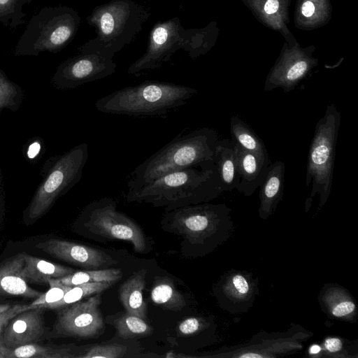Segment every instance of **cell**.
Here are the masks:
<instances>
[{"mask_svg": "<svg viewBox=\"0 0 358 358\" xmlns=\"http://www.w3.org/2000/svg\"><path fill=\"white\" fill-rule=\"evenodd\" d=\"M223 192L215 163L190 167L162 176L153 181L128 187V202L149 203L165 211L209 202Z\"/></svg>", "mask_w": 358, "mask_h": 358, "instance_id": "obj_1", "label": "cell"}, {"mask_svg": "<svg viewBox=\"0 0 358 358\" xmlns=\"http://www.w3.org/2000/svg\"><path fill=\"white\" fill-rule=\"evenodd\" d=\"M231 209L225 203L209 202L165 211L164 231L182 238V252L187 257H203L228 241L234 231Z\"/></svg>", "mask_w": 358, "mask_h": 358, "instance_id": "obj_2", "label": "cell"}, {"mask_svg": "<svg viewBox=\"0 0 358 358\" xmlns=\"http://www.w3.org/2000/svg\"><path fill=\"white\" fill-rule=\"evenodd\" d=\"M219 139L217 131L208 127L178 134L134 169L127 187H138L173 171L214 163Z\"/></svg>", "mask_w": 358, "mask_h": 358, "instance_id": "obj_3", "label": "cell"}, {"mask_svg": "<svg viewBox=\"0 0 358 358\" xmlns=\"http://www.w3.org/2000/svg\"><path fill=\"white\" fill-rule=\"evenodd\" d=\"M197 93L194 88L159 80H145L113 92L94 106L101 113L134 117L165 115L185 105Z\"/></svg>", "mask_w": 358, "mask_h": 358, "instance_id": "obj_4", "label": "cell"}, {"mask_svg": "<svg viewBox=\"0 0 358 358\" xmlns=\"http://www.w3.org/2000/svg\"><path fill=\"white\" fill-rule=\"evenodd\" d=\"M341 115L334 104H329L316 124L310 146L306 185H312L310 196L305 201V212H308L313 200L319 196L318 210L327 203L332 189L336 147Z\"/></svg>", "mask_w": 358, "mask_h": 358, "instance_id": "obj_5", "label": "cell"}, {"mask_svg": "<svg viewBox=\"0 0 358 358\" xmlns=\"http://www.w3.org/2000/svg\"><path fill=\"white\" fill-rule=\"evenodd\" d=\"M88 145L80 143L48 159L42 169L43 180L24 212L27 224L36 221L80 180L88 159Z\"/></svg>", "mask_w": 358, "mask_h": 358, "instance_id": "obj_6", "label": "cell"}, {"mask_svg": "<svg viewBox=\"0 0 358 358\" xmlns=\"http://www.w3.org/2000/svg\"><path fill=\"white\" fill-rule=\"evenodd\" d=\"M150 15L148 8L132 0H111L96 6L86 20L96 33L92 41L116 54L134 40Z\"/></svg>", "mask_w": 358, "mask_h": 358, "instance_id": "obj_7", "label": "cell"}, {"mask_svg": "<svg viewBox=\"0 0 358 358\" xmlns=\"http://www.w3.org/2000/svg\"><path fill=\"white\" fill-rule=\"evenodd\" d=\"M83 236L96 240H120L129 242L138 253L150 250L151 245L141 227L131 217L117 210V203L109 197L87 204L76 221Z\"/></svg>", "mask_w": 358, "mask_h": 358, "instance_id": "obj_8", "label": "cell"}, {"mask_svg": "<svg viewBox=\"0 0 358 358\" xmlns=\"http://www.w3.org/2000/svg\"><path fill=\"white\" fill-rule=\"evenodd\" d=\"M201 34L185 29L176 16L158 21L150 32L145 52L129 66L127 73L138 76L142 71L157 69L180 50L194 58L201 50Z\"/></svg>", "mask_w": 358, "mask_h": 358, "instance_id": "obj_9", "label": "cell"}, {"mask_svg": "<svg viewBox=\"0 0 358 358\" xmlns=\"http://www.w3.org/2000/svg\"><path fill=\"white\" fill-rule=\"evenodd\" d=\"M313 333L299 324L291 322L282 331L268 332L264 329L244 343L223 346L200 355L218 358H279L298 353Z\"/></svg>", "mask_w": 358, "mask_h": 358, "instance_id": "obj_10", "label": "cell"}, {"mask_svg": "<svg viewBox=\"0 0 358 358\" xmlns=\"http://www.w3.org/2000/svg\"><path fill=\"white\" fill-rule=\"evenodd\" d=\"M115 55L90 39L80 48L78 55L60 64L52 83L59 90H66L111 76L117 66Z\"/></svg>", "mask_w": 358, "mask_h": 358, "instance_id": "obj_11", "label": "cell"}, {"mask_svg": "<svg viewBox=\"0 0 358 358\" xmlns=\"http://www.w3.org/2000/svg\"><path fill=\"white\" fill-rule=\"evenodd\" d=\"M100 293L62 308L53 331L58 336L80 338L99 337L105 329V322L99 306Z\"/></svg>", "mask_w": 358, "mask_h": 358, "instance_id": "obj_12", "label": "cell"}, {"mask_svg": "<svg viewBox=\"0 0 358 358\" xmlns=\"http://www.w3.org/2000/svg\"><path fill=\"white\" fill-rule=\"evenodd\" d=\"M213 292L222 310L232 315L245 313L259 294V280L252 272L231 268L220 276Z\"/></svg>", "mask_w": 358, "mask_h": 358, "instance_id": "obj_13", "label": "cell"}, {"mask_svg": "<svg viewBox=\"0 0 358 358\" xmlns=\"http://www.w3.org/2000/svg\"><path fill=\"white\" fill-rule=\"evenodd\" d=\"M34 247L53 257L86 269L106 268L117 264V260L102 250L66 240L52 238Z\"/></svg>", "mask_w": 358, "mask_h": 358, "instance_id": "obj_14", "label": "cell"}, {"mask_svg": "<svg viewBox=\"0 0 358 358\" xmlns=\"http://www.w3.org/2000/svg\"><path fill=\"white\" fill-rule=\"evenodd\" d=\"M42 310L40 308H31L13 317L1 333V345L13 348L37 342L45 331Z\"/></svg>", "mask_w": 358, "mask_h": 358, "instance_id": "obj_15", "label": "cell"}, {"mask_svg": "<svg viewBox=\"0 0 358 358\" xmlns=\"http://www.w3.org/2000/svg\"><path fill=\"white\" fill-rule=\"evenodd\" d=\"M322 311L328 317L355 323L358 319V306L354 296L343 286L333 282L324 284L317 296Z\"/></svg>", "mask_w": 358, "mask_h": 358, "instance_id": "obj_16", "label": "cell"}, {"mask_svg": "<svg viewBox=\"0 0 358 358\" xmlns=\"http://www.w3.org/2000/svg\"><path fill=\"white\" fill-rule=\"evenodd\" d=\"M234 145L239 176L236 189L244 196H250L264 180L271 162L270 157L262 158L235 143Z\"/></svg>", "mask_w": 358, "mask_h": 358, "instance_id": "obj_17", "label": "cell"}, {"mask_svg": "<svg viewBox=\"0 0 358 358\" xmlns=\"http://www.w3.org/2000/svg\"><path fill=\"white\" fill-rule=\"evenodd\" d=\"M285 164L282 161L271 163L264 180L259 186V217L268 219L275 210L282 199Z\"/></svg>", "mask_w": 358, "mask_h": 358, "instance_id": "obj_18", "label": "cell"}, {"mask_svg": "<svg viewBox=\"0 0 358 358\" xmlns=\"http://www.w3.org/2000/svg\"><path fill=\"white\" fill-rule=\"evenodd\" d=\"M24 253H19L0 265V295L36 299L43 292L32 289L22 275Z\"/></svg>", "mask_w": 358, "mask_h": 358, "instance_id": "obj_19", "label": "cell"}, {"mask_svg": "<svg viewBox=\"0 0 358 358\" xmlns=\"http://www.w3.org/2000/svg\"><path fill=\"white\" fill-rule=\"evenodd\" d=\"M222 191L236 189L239 183L235 145L231 139H219L214 155Z\"/></svg>", "mask_w": 358, "mask_h": 358, "instance_id": "obj_20", "label": "cell"}, {"mask_svg": "<svg viewBox=\"0 0 358 358\" xmlns=\"http://www.w3.org/2000/svg\"><path fill=\"white\" fill-rule=\"evenodd\" d=\"M83 348L75 345H41L35 343L10 348L1 345V358H77Z\"/></svg>", "mask_w": 358, "mask_h": 358, "instance_id": "obj_21", "label": "cell"}, {"mask_svg": "<svg viewBox=\"0 0 358 358\" xmlns=\"http://www.w3.org/2000/svg\"><path fill=\"white\" fill-rule=\"evenodd\" d=\"M145 275V269L134 273L118 289L119 299L125 311L143 320L146 318L147 314V305L143 294Z\"/></svg>", "mask_w": 358, "mask_h": 358, "instance_id": "obj_22", "label": "cell"}, {"mask_svg": "<svg viewBox=\"0 0 358 358\" xmlns=\"http://www.w3.org/2000/svg\"><path fill=\"white\" fill-rule=\"evenodd\" d=\"M22 275L27 282L45 283L51 278L66 276L75 270L24 253Z\"/></svg>", "mask_w": 358, "mask_h": 358, "instance_id": "obj_23", "label": "cell"}, {"mask_svg": "<svg viewBox=\"0 0 358 358\" xmlns=\"http://www.w3.org/2000/svg\"><path fill=\"white\" fill-rule=\"evenodd\" d=\"M306 356L324 358H357L358 340H349L339 336L328 335Z\"/></svg>", "mask_w": 358, "mask_h": 358, "instance_id": "obj_24", "label": "cell"}, {"mask_svg": "<svg viewBox=\"0 0 358 358\" xmlns=\"http://www.w3.org/2000/svg\"><path fill=\"white\" fill-rule=\"evenodd\" d=\"M150 297L153 303L166 310L179 311L187 305L184 296L168 277L155 278Z\"/></svg>", "mask_w": 358, "mask_h": 358, "instance_id": "obj_25", "label": "cell"}, {"mask_svg": "<svg viewBox=\"0 0 358 358\" xmlns=\"http://www.w3.org/2000/svg\"><path fill=\"white\" fill-rule=\"evenodd\" d=\"M229 127L233 142L262 158L269 157L264 142L239 117H231Z\"/></svg>", "mask_w": 358, "mask_h": 358, "instance_id": "obj_26", "label": "cell"}, {"mask_svg": "<svg viewBox=\"0 0 358 358\" xmlns=\"http://www.w3.org/2000/svg\"><path fill=\"white\" fill-rule=\"evenodd\" d=\"M106 321L113 325L118 336L124 339L145 337L153 331L145 320L127 311L108 315Z\"/></svg>", "mask_w": 358, "mask_h": 358, "instance_id": "obj_27", "label": "cell"}, {"mask_svg": "<svg viewBox=\"0 0 358 358\" xmlns=\"http://www.w3.org/2000/svg\"><path fill=\"white\" fill-rule=\"evenodd\" d=\"M122 277L120 269L106 268L102 269H88L73 272L55 280L64 285L75 286L90 282H108L112 285L118 282Z\"/></svg>", "mask_w": 358, "mask_h": 358, "instance_id": "obj_28", "label": "cell"}, {"mask_svg": "<svg viewBox=\"0 0 358 358\" xmlns=\"http://www.w3.org/2000/svg\"><path fill=\"white\" fill-rule=\"evenodd\" d=\"M111 285L108 282H90L82 285L72 286L58 301L43 305L40 308L57 309L62 308L66 306L71 305L83 299L92 296L96 294L101 293L108 289Z\"/></svg>", "mask_w": 358, "mask_h": 358, "instance_id": "obj_29", "label": "cell"}, {"mask_svg": "<svg viewBox=\"0 0 358 358\" xmlns=\"http://www.w3.org/2000/svg\"><path fill=\"white\" fill-rule=\"evenodd\" d=\"M24 91L0 71V115L4 109L15 112L21 107Z\"/></svg>", "mask_w": 358, "mask_h": 358, "instance_id": "obj_30", "label": "cell"}, {"mask_svg": "<svg viewBox=\"0 0 358 358\" xmlns=\"http://www.w3.org/2000/svg\"><path fill=\"white\" fill-rule=\"evenodd\" d=\"M127 351L125 345L118 343L96 344L87 348L78 358H121Z\"/></svg>", "mask_w": 358, "mask_h": 358, "instance_id": "obj_31", "label": "cell"}, {"mask_svg": "<svg viewBox=\"0 0 358 358\" xmlns=\"http://www.w3.org/2000/svg\"><path fill=\"white\" fill-rule=\"evenodd\" d=\"M48 283L50 285V289L29 304V309L58 301L72 287L58 282L55 278L50 279Z\"/></svg>", "mask_w": 358, "mask_h": 358, "instance_id": "obj_32", "label": "cell"}, {"mask_svg": "<svg viewBox=\"0 0 358 358\" xmlns=\"http://www.w3.org/2000/svg\"><path fill=\"white\" fill-rule=\"evenodd\" d=\"M29 309V304H17L11 306L8 310H5L4 312L0 314V338L3 329L6 327L9 321L19 313ZM1 345V344L0 342V348ZM0 358H1V352Z\"/></svg>", "mask_w": 358, "mask_h": 358, "instance_id": "obj_33", "label": "cell"}, {"mask_svg": "<svg viewBox=\"0 0 358 358\" xmlns=\"http://www.w3.org/2000/svg\"><path fill=\"white\" fill-rule=\"evenodd\" d=\"M42 149V143L40 138L33 139L29 144L26 150L27 159L34 161L39 155Z\"/></svg>", "mask_w": 358, "mask_h": 358, "instance_id": "obj_34", "label": "cell"}, {"mask_svg": "<svg viewBox=\"0 0 358 358\" xmlns=\"http://www.w3.org/2000/svg\"><path fill=\"white\" fill-rule=\"evenodd\" d=\"M279 7V2L278 0H268L264 6V10L268 14H273L275 13Z\"/></svg>", "mask_w": 358, "mask_h": 358, "instance_id": "obj_35", "label": "cell"}, {"mask_svg": "<svg viewBox=\"0 0 358 358\" xmlns=\"http://www.w3.org/2000/svg\"><path fill=\"white\" fill-rule=\"evenodd\" d=\"M315 11V6L311 1H307L301 7V13L306 17H310Z\"/></svg>", "mask_w": 358, "mask_h": 358, "instance_id": "obj_36", "label": "cell"}, {"mask_svg": "<svg viewBox=\"0 0 358 358\" xmlns=\"http://www.w3.org/2000/svg\"><path fill=\"white\" fill-rule=\"evenodd\" d=\"M3 177L2 173L0 169V200L2 199V196L3 194Z\"/></svg>", "mask_w": 358, "mask_h": 358, "instance_id": "obj_37", "label": "cell"}, {"mask_svg": "<svg viewBox=\"0 0 358 358\" xmlns=\"http://www.w3.org/2000/svg\"><path fill=\"white\" fill-rule=\"evenodd\" d=\"M11 306L10 304H0V314L8 310Z\"/></svg>", "mask_w": 358, "mask_h": 358, "instance_id": "obj_38", "label": "cell"}, {"mask_svg": "<svg viewBox=\"0 0 358 358\" xmlns=\"http://www.w3.org/2000/svg\"><path fill=\"white\" fill-rule=\"evenodd\" d=\"M10 0H0V6L6 5Z\"/></svg>", "mask_w": 358, "mask_h": 358, "instance_id": "obj_39", "label": "cell"}]
</instances>
